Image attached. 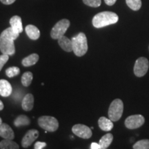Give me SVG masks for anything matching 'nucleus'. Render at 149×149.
<instances>
[{
  "mask_svg": "<svg viewBox=\"0 0 149 149\" xmlns=\"http://www.w3.org/2000/svg\"><path fill=\"white\" fill-rule=\"evenodd\" d=\"M119 20V17L116 13L111 11H104L99 13L93 18V25L97 29H100L111 24H116Z\"/></svg>",
  "mask_w": 149,
  "mask_h": 149,
  "instance_id": "obj_1",
  "label": "nucleus"
},
{
  "mask_svg": "<svg viewBox=\"0 0 149 149\" xmlns=\"http://www.w3.org/2000/svg\"><path fill=\"white\" fill-rule=\"evenodd\" d=\"M72 43V51L77 57L84 55L88 51V43L86 35L84 33H79L77 36L71 39Z\"/></svg>",
  "mask_w": 149,
  "mask_h": 149,
  "instance_id": "obj_2",
  "label": "nucleus"
},
{
  "mask_svg": "<svg viewBox=\"0 0 149 149\" xmlns=\"http://www.w3.org/2000/svg\"><path fill=\"white\" fill-rule=\"evenodd\" d=\"M124 111V104L120 99H115L111 102L109 109V118L113 122H117L122 117Z\"/></svg>",
  "mask_w": 149,
  "mask_h": 149,
  "instance_id": "obj_3",
  "label": "nucleus"
},
{
  "mask_svg": "<svg viewBox=\"0 0 149 149\" xmlns=\"http://www.w3.org/2000/svg\"><path fill=\"white\" fill-rule=\"evenodd\" d=\"M70 21L67 19H63L54 26L51 32V36L53 40H59L63 37L70 26Z\"/></svg>",
  "mask_w": 149,
  "mask_h": 149,
  "instance_id": "obj_4",
  "label": "nucleus"
},
{
  "mask_svg": "<svg viewBox=\"0 0 149 149\" xmlns=\"http://www.w3.org/2000/svg\"><path fill=\"white\" fill-rule=\"evenodd\" d=\"M39 126L48 132L56 131L59 128L57 119L51 116H42L38 119Z\"/></svg>",
  "mask_w": 149,
  "mask_h": 149,
  "instance_id": "obj_5",
  "label": "nucleus"
},
{
  "mask_svg": "<svg viewBox=\"0 0 149 149\" xmlns=\"http://www.w3.org/2000/svg\"><path fill=\"white\" fill-rule=\"evenodd\" d=\"M14 41L2 34L0 35V51L1 53L8 55H14L15 53Z\"/></svg>",
  "mask_w": 149,
  "mask_h": 149,
  "instance_id": "obj_6",
  "label": "nucleus"
},
{
  "mask_svg": "<svg viewBox=\"0 0 149 149\" xmlns=\"http://www.w3.org/2000/svg\"><path fill=\"white\" fill-rule=\"evenodd\" d=\"M149 63L147 58L144 57H139L136 60L134 66V73L137 77H141L146 74L148 70Z\"/></svg>",
  "mask_w": 149,
  "mask_h": 149,
  "instance_id": "obj_7",
  "label": "nucleus"
},
{
  "mask_svg": "<svg viewBox=\"0 0 149 149\" xmlns=\"http://www.w3.org/2000/svg\"><path fill=\"white\" fill-rule=\"evenodd\" d=\"M145 119L141 115H133L128 117L125 120V126L128 129H136L144 124Z\"/></svg>",
  "mask_w": 149,
  "mask_h": 149,
  "instance_id": "obj_8",
  "label": "nucleus"
},
{
  "mask_svg": "<svg viewBox=\"0 0 149 149\" xmlns=\"http://www.w3.org/2000/svg\"><path fill=\"white\" fill-rule=\"evenodd\" d=\"M72 131L74 135L82 139H89L93 135L91 128L84 124H75L72 126Z\"/></svg>",
  "mask_w": 149,
  "mask_h": 149,
  "instance_id": "obj_9",
  "label": "nucleus"
},
{
  "mask_svg": "<svg viewBox=\"0 0 149 149\" xmlns=\"http://www.w3.org/2000/svg\"><path fill=\"white\" fill-rule=\"evenodd\" d=\"M39 137V132L38 130L35 129L29 130V131L26 133L22 140V145L24 148H28L31 146V144L34 142V141L36 140L37 137Z\"/></svg>",
  "mask_w": 149,
  "mask_h": 149,
  "instance_id": "obj_10",
  "label": "nucleus"
},
{
  "mask_svg": "<svg viewBox=\"0 0 149 149\" xmlns=\"http://www.w3.org/2000/svg\"><path fill=\"white\" fill-rule=\"evenodd\" d=\"M0 137L6 139H13L15 138V133L13 130L7 124H0Z\"/></svg>",
  "mask_w": 149,
  "mask_h": 149,
  "instance_id": "obj_11",
  "label": "nucleus"
},
{
  "mask_svg": "<svg viewBox=\"0 0 149 149\" xmlns=\"http://www.w3.org/2000/svg\"><path fill=\"white\" fill-rule=\"evenodd\" d=\"M12 91V86L7 80L0 79V95L6 97L10 95Z\"/></svg>",
  "mask_w": 149,
  "mask_h": 149,
  "instance_id": "obj_12",
  "label": "nucleus"
},
{
  "mask_svg": "<svg viewBox=\"0 0 149 149\" xmlns=\"http://www.w3.org/2000/svg\"><path fill=\"white\" fill-rule=\"evenodd\" d=\"M25 31L29 38L32 40H38L40 36V30L34 25L29 24V25L26 26L25 28Z\"/></svg>",
  "mask_w": 149,
  "mask_h": 149,
  "instance_id": "obj_13",
  "label": "nucleus"
},
{
  "mask_svg": "<svg viewBox=\"0 0 149 149\" xmlns=\"http://www.w3.org/2000/svg\"><path fill=\"white\" fill-rule=\"evenodd\" d=\"M33 106H34V97L31 93L26 95L22 102V109L26 111H30L33 109Z\"/></svg>",
  "mask_w": 149,
  "mask_h": 149,
  "instance_id": "obj_14",
  "label": "nucleus"
},
{
  "mask_svg": "<svg viewBox=\"0 0 149 149\" xmlns=\"http://www.w3.org/2000/svg\"><path fill=\"white\" fill-rule=\"evenodd\" d=\"M98 124L100 128L104 131H110L114 126L113 121L105 117H101L99 119Z\"/></svg>",
  "mask_w": 149,
  "mask_h": 149,
  "instance_id": "obj_15",
  "label": "nucleus"
},
{
  "mask_svg": "<svg viewBox=\"0 0 149 149\" xmlns=\"http://www.w3.org/2000/svg\"><path fill=\"white\" fill-rule=\"evenodd\" d=\"M10 27H12L16 32L20 33L23 31V27H22V19L19 16L15 15L10 18Z\"/></svg>",
  "mask_w": 149,
  "mask_h": 149,
  "instance_id": "obj_16",
  "label": "nucleus"
},
{
  "mask_svg": "<svg viewBox=\"0 0 149 149\" xmlns=\"http://www.w3.org/2000/svg\"><path fill=\"white\" fill-rule=\"evenodd\" d=\"M58 44L60 47L66 52L72 51V41L70 40L66 36L61 37L58 40Z\"/></svg>",
  "mask_w": 149,
  "mask_h": 149,
  "instance_id": "obj_17",
  "label": "nucleus"
},
{
  "mask_svg": "<svg viewBox=\"0 0 149 149\" xmlns=\"http://www.w3.org/2000/svg\"><path fill=\"white\" fill-rule=\"evenodd\" d=\"M39 60V55L36 53H33L30 55L28 57L23 59L22 61V64L24 66L29 67L33 65H35Z\"/></svg>",
  "mask_w": 149,
  "mask_h": 149,
  "instance_id": "obj_18",
  "label": "nucleus"
},
{
  "mask_svg": "<svg viewBox=\"0 0 149 149\" xmlns=\"http://www.w3.org/2000/svg\"><path fill=\"white\" fill-rule=\"evenodd\" d=\"M113 140V135L111 133H107L100 139L99 144L102 149H106L109 147Z\"/></svg>",
  "mask_w": 149,
  "mask_h": 149,
  "instance_id": "obj_19",
  "label": "nucleus"
},
{
  "mask_svg": "<svg viewBox=\"0 0 149 149\" xmlns=\"http://www.w3.org/2000/svg\"><path fill=\"white\" fill-rule=\"evenodd\" d=\"M19 148V145L12 141V139H4L0 141V148L1 149H18Z\"/></svg>",
  "mask_w": 149,
  "mask_h": 149,
  "instance_id": "obj_20",
  "label": "nucleus"
},
{
  "mask_svg": "<svg viewBox=\"0 0 149 149\" xmlns=\"http://www.w3.org/2000/svg\"><path fill=\"white\" fill-rule=\"evenodd\" d=\"M31 123L29 117H27L26 115H21L18 116L14 121V124L16 127H20V126H28Z\"/></svg>",
  "mask_w": 149,
  "mask_h": 149,
  "instance_id": "obj_21",
  "label": "nucleus"
},
{
  "mask_svg": "<svg viewBox=\"0 0 149 149\" xmlns=\"http://www.w3.org/2000/svg\"><path fill=\"white\" fill-rule=\"evenodd\" d=\"M33 80V73L31 72H24L22 77V84L24 86L27 87L31 85Z\"/></svg>",
  "mask_w": 149,
  "mask_h": 149,
  "instance_id": "obj_22",
  "label": "nucleus"
},
{
  "mask_svg": "<svg viewBox=\"0 0 149 149\" xmlns=\"http://www.w3.org/2000/svg\"><path fill=\"white\" fill-rule=\"evenodd\" d=\"M126 2L133 10H139L141 7V0H126Z\"/></svg>",
  "mask_w": 149,
  "mask_h": 149,
  "instance_id": "obj_23",
  "label": "nucleus"
},
{
  "mask_svg": "<svg viewBox=\"0 0 149 149\" xmlns=\"http://www.w3.org/2000/svg\"><path fill=\"white\" fill-rule=\"evenodd\" d=\"M134 149H149V139H141L133 145Z\"/></svg>",
  "mask_w": 149,
  "mask_h": 149,
  "instance_id": "obj_24",
  "label": "nucleus"
},
{
  "mask_svg": "<svg viewBox=\"0 0 149 149\" xmlns=\"http://www.w3.org/2000/svg\"><path fill=\"white\" fill-rule=\"evenodd\" d=\"M19 72H20V69L18 68V67H16V66L10 67V68H7L6 70V75L10 78L18 75V74H19Z\"/></svg>",
  "mask_w": 149,
  "mask_h": 149,
  "instance_id": "obj_25",
  "label": "nucleus"
},
{
  "mask_svg": "<svg viewBox=\"0 0 149 149\" xmlns=\"http://www.w3.org/2000/svg\"><path fill=\"white\" fill-rule=\"evenodd\" d=\"M83 2L88 6L97 8L101 5L102 1L101 0H83Z\"/></svg>",
  "mask_w": 149,
  "mask_h": 149,
  "instance_id": "obj_26",
  "label": "nucleus"
},
{
  "mask_svg": "<svg viewBox=\"0 0 149 149\" xmlns=\"http://www.w3.org/2000/svg\"><path fill=\"white\" fill-rule=\"evenodd\" d=\"M9 59V55L6 54H2L0 55V71L2 69L3 66H4L6 63L7 62Z\"/></svg>",
  "mask_w": 149,
  "mask_h": 149,
  "instance_id": "obj_27",
  "label": "nucleus"
},
{
  "mask_svg": "<svg viewBox=\"0 0 149 149\" xmlns=\"http://www.w3.org/2000/svg\"><path fill=\"white\" fill-rule=\"evenodd\" d=\"M46 146V142H42V141H37L35 144L34 148L35 149H42L45 148Z\"/></svg>",
  "mask_w": 149,
  "mask_h": 149,
  "instance_id": "obj_28",
  "label": "nucleus"
},
{
  "mask_svg": "<svg viewBox=\"0 0 149 149\" xmlns=\"http://www.w3.org/2000/svg\"><path fill=\"white\" fill-rule=\"evenodd\" d=\"M1 2L5 5H10L13 3L16 0H0Z\"/></svg>",
  "mask_w": 149,
  "mask_h": 149,
  "instance_id": "obj_29",
  "label": "nucleus"
},
{
  "mask_svg": "<svg viewBox=\"0 0 149 149\" xmlns=\"http://www.w3.org/2000/svg\"><path fill=\"white\" fill-rule=\"evenodd\" d=\"M91 149H100L101 148V146H100V144H97V143H95V142H93L91 144Z\"/></svg>",
  "mask_w": 149,
  "mask_h": 149,
  "instance_id": "obj_30",
  "label": "nucleus"
},
{
  "mask_svg": "<svg viewBox=\"0 0 149 149\" xmlns=\"http://www.w3.org/2000/svg\"><path fill=\"white\" fill-rule=\"evenodd\" d=\"M117 0H104L105 3H107L108 6H113L114 5Z\"/></svg>",
  "mask_w": 149,
  "mask_h": 149,
  "instance_id": "obj_31",
  "label": "nucleus"
},
{
  "mask_svg": "<svg viewBox=\"0 0 149 149\" xmlns=\"http://www.w3.org/2000/svg\"><path fill=\"white\" fill-rule=\"evenodd\" d=\"M3 107H4V106H3V102L0 100V111H1V110H3Z\"/></svg>",
  "mask_w": 149,
  "mask_h": 149,
  "instance_id": "obj_32",
  "label": "nucleus"
},
{
  "mask_svg": "<svg viewBox=\"0 0 149 149\" xmlns=\"http://www.w3.org/2000/svg\"><path fill=\"white\" fill-rule=\"evenodd\" d=\"M2 124V120H1V117H0V124Z\"/></svg>",
  "mask_w": 149,
  "mask_h": 149,
  "instance_id": "obj_33",
  "label": "nucleus"
},
{
  "mask_svg": "<svg viewBox=\"0 0 149 149\" xmlns=\"http://www.w3.org/2000/svg\"><path fill=\"white\" fill-rule=\"evenodd\" d=\"M148 48H149V47H148Z\"/></svg>",
  "mask_w": 149,
  "mask_h": 149,
  "instance_id": "obj_34",
  "label": "nucleus"
}]
</instances>
